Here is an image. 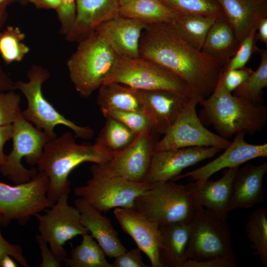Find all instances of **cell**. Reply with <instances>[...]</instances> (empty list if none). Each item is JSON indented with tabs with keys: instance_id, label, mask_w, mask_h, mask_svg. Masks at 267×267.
Segmentation results:
<instances>
[{
	"instance_id": "6da1fadb",
	"label": "cell",
	"mask_w": 267,
	"mask_h": 267,
	"mask_svg": "<svg viewBox=\"0 0 267 267\" xmlns=\"http://www.w3.org/2000/svg\"><path fill=\"white\" fill-rule=\"evenodd\" d=\"M139 52L140 57L182 79L200 101L213 92L224 67L218 59L186 43L169 23L147 24L141 35Z\"/></svg>"
},
{
	"instance_id": "7a4b0ae2",
	"label": "cell",
	"mask_w": 267,
	"mask_h": 267,
	"mask_svg": "<svg viewBox=\"0 0 267 267\" xmlns=\"http://www.w3.org/2000/svg\"><path fill=\"white\" fill-rule=\"evenodd\" d=\"M199 103L202 106L199 118L202 123L212 125L219 135L226 139L239 132L254 135L264 129L267 120L265 105L225 89L222 72L213 92Z\"/></svg>"
},
{
	"instance_id": "3957f363",
	"label": "cell",
	"mask_w": 267,
	"mask_h": 267,
	"mask_svg": "<svg viewBox=\"0 0 267 267\" xmlns=\"http://www.w3.org/2000/svg\"><path fill=\"white\" fill-rule=\"evenodd\" d=\"M113 156L94 144L77 143L69 132L48 141L37 164V169L48 177L47 197L49 201L53 205L62 194H69L70 183L68 177L76 167L84 162L103 164Z\"/></svg>"
},
{
	"instance_id": "277c9868",
	"label": "cell",
	"mask_w": 267,
	"mask_h": 267,
	"mask_svg": "<svg viewBox=\"0 0 267 267\" xmlns=\"http://www.w3.org/2000/svg\"><path fill=\"white\" fill-rule=\"evenodd\" d=\"M27 82H15L27 101V107L21 111V115L28 122L33 123L38 130L45 132L50 139L57 137L55 127L59 125L70 129L75 137L85 140L91 139L94 134L93 129L80 126L59 113L44 97L42 85L50 77L49 72L41 65H33L27 73Z\"/></svg>"
},
{
	"instance_id": "5b68a950",
	"label": "cell",
	"mask_w": 267,
	"mask_h": 267,
	"mask_svg": "<svg viewBox=\"0 0 267 267\" xmlns=\"http://www.w3.org/2000/svg\"><path fill=\"white\" fill-rule=\"evenodd\" d=\"M116 58L94 30L79 42L67 65L70 79L81 97L87 98L99 89Z\"/></svg>"
},
{
	"instance_id": "8992f818",
	"label": "cell",
	"mask_w": 267,
	"mask_h": 267,
	"mask_svg": "<svg viewBox=\"0 0 267 267\" xmlns=\"http://www.w3.org/2000/svg\"><path fill=\"white\" fill-rule=\"evenodd\" d=\"M116 82L141 90H165L189 100L197 99L188 85L179 77L150 60L117 56L103 84Z\"/></svg>"
},
{
	"instance_id": "52a82bcc",
	"label": "cell",
	"mask_w": 267,
	"mask_h": 267,
	"mask_svg": "<svg viewBox=\"0 0 267 267\" xmlns=\"http://www.w3.org/2000/svg\"><path fill=\"white\" fill-rule=\"evenodd\" d=\"M195 206L186 185L169 180L151 184L136 198L134 209L159 226L189 222Z\"/></svg>"
},
{
	"instance_id": "ba28073f",
	"label": "cell",
	"mask_w": 267,
	"mask_h": 267,
	"mask_svg": "<svg viewBox=\"0 0 267 267\" xmlns=\"http://www.w3.org/2000/svg\"><path fill=\"white\" fill-rule=\"evenodd\" d=\"M189 224L191 235L189 260L198 262L216 258L236 260L226 217L196 205Z\"/></svg>"
},
{
	"instance_id": "9c48e42d",
	"label": "cell",
	"mask_w": 267,
	"mask_h": 267,
	"mask_svg": "<svg viewBox=\"0 0 267 267\" xmlns=\"http://www.w3.org/2000/svg\"><path fill=\"white\" fill-rule=\"evenodd\" d=\"M48 188V177L41 171L29 181L15 185L0 181L2 225L15 220L24 225L36 214L50 208L52 204L47 197Z\"/></svg>"
},
{
	"instance_id": "30bf717a",
	"label": "cell",
	"mask_w": 267,
	"mask_h": 267,
	"mask_svg": "<svg viewBox=\"0 0 267 267\" xmlns=\"http://www.w3.org/2000/svg\"><path fill=\"white\" fill-rule=\"evenodd\" d=\"M12 149L0 173L15 184L27 182L38 173L36 168L28 169L21 163L23 158L31 166L37 165L44 146L50 140L46 134L34 127L21 115L12 124Z\"/></svg>"
},
{
	"instance_id": "8fae6325",
	"label": "cell",
	"mask_w": 267,
	"mask_h": 267,
	"mask_svg": "<svg viewBox=\"0 0 267 267\" xmlns=\"http://www.w3.org/2000/svg\"><path fill=\"white\" fill-rule=\"evenodd\" d=\"M159 136L152 130H144L126 149L106 162L94 163L90 169L91 175L144 182Z\"/></svg>"
},
{
	"instance_id": "7c38bea8",
	"label": "cell",
	"mask_w": 267,
	"mask_h": 267,
	"mask_svg": "<svg viewBox=\"0 0 267 267\" xmlns=\"http://www.w3.org/2000/svg\"><path fill=\"white\" fill-rule=\"evenodd\" d=\"M68 195H61L49 210H44V214L34 216L39 222L40 234L62 262L67 257L65 243L77 235L89 233L81 222L78 210L68 204Z\"/></svg>"
},
{
	"instance_id": "4fadbf2b",
	"label": "cell",
	"mask_w": 267,
	"mask_h": 267,
	"mask_svg": "<svg viewBox=\"0 0 267 267\" xmlns=\"http://www.w3.org/2000/svg\"><path fill=\"white\" fill-rule=\"evenodd\" d=\"M151 185L118 177L91 175L85 185L75 188L74 193L102 212L116 208H134L136 198Z\"/></svg>"
},
{
	"instance_id": "5bb4252c",
	"label": "cell",
	"mask_w": 267,
	"mask_h": 267,
	"mask_svg": "<svg viewBox=\"0 0 267 267\" xmlns=\"http://www.w3.org/2000/svg\"><path fill=\"white\" fill-rule=\"evenodd\" d=\"M199 103L197 99L187 102L176 121L156 144L155 151L196 146L224 150L228 147L230 141L203 125L196 111Z\"/></svg>"
},
{
	"instance_id": "9a60e30c",
	"label": "cell",
	"mask_w": 267,
	"mask_h": 267,
	"mask_svg": "<svg viewBox=\"0 0 267 267\" xmlns=\"http://www.w3.org/2000/svg\"><path fill=\"white\" fill-rule=\"evenodd\" d=\"M221 150L196 146L155 151L144 182L153 184L173 180L185 168L212 158Z\"/></svg>"
},
{
	"instance_id": "2e32d148",
	"label": "cell",
	"mask_w": 267,
	"mask_h": 267,
	"mask_svg": "<svg viewBox=\"0 0 267 267\" xmlns=\"http://www.w3.org/2000/svg\"><path fill=\"white\" fill-rule=\"evenodd\" d=\"M245 134L244 132L236 134L233 140L217 158L193 171L178 176L173 180L189 177L192 180L204 181L222 169L237 168L250 160L267 157V143H247L244 139Z\"/></svg>"
},
{
	"instance_id": "e0dca14e",
	"label": "cell",
	"mask_w": 267,
	"mask_h": 267,
	"mask_svg": "<svg viewBox=\"0 0 267 267\" xmlns=\"http://www.w3.org/2000/svg\"><path fill=\"white\" fill-rule=\"evenodd\" d=\"M146 25L138 20L118 15L101 23L94 30L117 56L139 58V41Z\"/></svg>"
},
{
	"instance_id": "ac0fdd59",
	"label": "cell",
	"mask_w": 267,
	"mask_h": 267,
	"mask_svg": "<svg viewBox=\"0 0 267 267\" xmlns=\"http://www.w3.org/2000/svg\"><path fill=\"white\" fill-rule=\"evenodd\" d=\"M114 215L120 226L146 255L151 266L162 267L159 258V225L134 208H116Z\"/></svg>"
},
{
	"instance_id": "d6986e66",
	"label": "cell",
	"mask_w": 267,
	"mask_h": 267,
	"mask_svg": "<svg viewBox=\"0 0 267 267\" xmlns=\"http://www.w3.org/2000/svg\"><path fill=\"white\" fill-rule=\"evenodd\" d=\"M267 172V162L258 165L248 164L238 168L232 182L228 213L263 202L265 197L263 181Z\"/></svg>"
},
{
	"instance_id": "ffe728a7",
	"label": "cell",
	"mask_w": 267,
	"mask_h": 267,
	"mask_svg": "<svg viewBox=\"0 0 267 267\" xmlns=\"http://www.w3.org/2000/svg\"><path fill=\"white\" fill-rule=\"evenodd\" d=\"M139 91L144 110L155 132L159 135H164L176 121L188 100L168 90Z\"/></svg>"
},
{
	"instance_id": "44dd1931",
	"label": "cell",
	"mask_w": 267,
	"mask_h": 267,
	"mask_svg": "<svg viewBox=\"0 0 267 267\" xmlns=\"http://www.w3.org/2000/svg\"><path fill=\"white\" fill-rule=\"evenodd\" d=\"M81 221L102 248L106 256L115 258L127 251L120 240L110 219L81 198L74 201Z\"/></svg>"
},
{
	"instance_id": "7402d4cb",
	"label": "cell",
	"mask_w": 267,
	"mask_h": 267,
	"mask_svg": "<svg viewBox=\"0 0 267 267\" xmlns=\"http://www.w3.org/2000/svg\"><path fill=\"white\" fill-rule=\"evenodd\" d=\"M159 258L162 267H183L190 259L191 235L189 222L159 225Z\"/></svg>"
},
{
	"instance_id": "603a6c76",
	"label": "cell",
	"mask_w": 267,
	"mask_h": 267,
	"mask_svg": "<svg viewBox=\"0 0 267 267\" xmlns=\"http://www.w3.org/2000/svg\"><path fill=\"white\" fill-rule=\"evenodd\" d=\"M239 167L225 169L218 180L195 181L186 185L195 205L227 217L232 182Z\"/></svg>"
},
{
	"instance_id": "cb8c5ba5",
	"label": "cell",
	"mask_w": 267,
	"mask_h": 267,
	"mask_svg": "<svg viewBox=\"0 0 267 267\" xmlns=\"http://www.w3.org/2000/svg\"><path fill=\"white\" fill-rule=\"evenodd\" d=\"M118 0H76V18L73 30L65 39L79 42L101 23L118 15Z\"/></svg>"
},
{
	"instance_id": "d4e9b609",
	"label": "cell",
	"mask_w": 267,
	"mask_h": 267,
	"mask_svg": "<svg viewBox=\"0 0 267 267\" xmlns=\"http://www.w3.org/2000/svg\"><path fill=\"white\" fill-rule=\"evenodd\" d=\"M240 41L267 17V0H218Z\"/></svg>"
},
{
	"instance_id": "484cf974",
	"label": "cell",
	"mask_w": 267,
	"mask_h": 267,
	"mask_svg": "<svg viewBox=\"0 0 267 267\" xmlns=\"http://www.w3.org/2000/svg\"><path fill=\"white\" fill-rule=\"evenodd\" d=\"M97 104L101 111H144L139 90L123 84H103L98 89Z\"/></svg>"
},
{
	"instance_id": "4316f807",
	"label": "cell",
	"mask_w": 267,
	"mask_h": 267,
	"mask_svg": "<svg viewBox=\"0 0 267 267\" xmlns=\"http://www.w3.org/2000/svg\"><path fill=\"white\" fill-rule=\"evenodd\" d=\"M240 41L229 22L217 20L210 29L201 51L219 60L224 66L237 50Z\"/></svg>"
},
{
	"instance_id": "83f0119b",
	"label": "cell",
	"mask_w": 267,
	"mask_h": 267,
	"mask_svg": "<svg viewBox=\"0 0 267 267\" xmlns=\"http://www.w3.org/2000/svg\"><path fill=\"white\" fill-rule=\"evenodd\" d=\"M182 15L160 0H134L120 6L118 15L138 20L147 24L171 23Z\"/></svg>"
},
{
	"instance_id": "f1b7e54d",
	"label": "cell",
	"mask_w": 267,
	"mask_h": 267,
	"mask_svg": "<svg viewBox=\"0 0 267 267\" xmlns=\"http://www.w3.org/2000/svg\"><path fill=\"white\" fill-rule=\"evenodd\" d=\"M218 19L197 15H181L169 23L186 43L201 50L207 34Z\"/></svg>"
},
{
	"instance_id": "f546056e",
	"label": "cell",
	"mask_w": 267,
	"mask_h": 267,
	"mask_svg": "<svg viewBox=\"0 0 267 267\" xmlns=\"http://www.w3.org/2000/svg\"><path fill=\"white\" fill-rule=\"evenodd\" d=\"M105 118L104 125L94 144L115 156L129 146L137 134L119 121L110 117Z\"/></svg>"
},
{
	"instance_id": "4dcf8cb0",
	"label": "cell",
	"mask_w": 267,
	"mask_h": 267,
	"mask_svg": "<svg viewBox=\"0 0 267 267\" xmlns=\"http://www.w3.org/2000/svg\"><path fill=\"white\" fill-rule=\"evenodd\" d=\"M81 243L73 248L69 257L63 262L70 267H113L106 255L90 233L82 235Z\"/></svg>"
},
{
	"instance_id": "1f68e13d",
	"label": "cell",
	"mask_w": 267,
	"mask_h": 267,
	"mask_svg": "<svg viewBox=\"0 0 267 267\" xmlns=\"http://www.w3.org/2000/svg\"><path fill=\"white\" fill-rule=\"evenodd\" d=\"M245 230L251 248L267 267V210L265 207H259L250 214Z\"/></svg>"
},
{
	"instance_id": "d6a6232c",
	"label": "cell",
	"mask_w": 267,
	"mask_h": 267,
	"mask_svg": "<svg viewBox=\"0 0 267 267\" xmlns=\"http://www.w3.org/2000/svg\"><path fill=\"white\" fill-rule=\"evenodd\" d=\"M261 60L259 67L247 79L233 92L255 104H261L263 89L267 87V50L260 49Z\"/></svg>"
},
{
	"instance_id": "836d02e7",
	"label": "cell",
	"mask_w": 267,
	"mask_h": 267,
	"mask_svg": "<svg viewBox=\"0 0 267 267\" xmlns=\"http://www.w3.org/2000/svg\"><path fill=\"white\" fill-rule=\"evenodd\" d=\"M25 35L18 27L8 26L0 33V54L6 64L21 61L30 48L23 41Z\"/></svg>"
},
{
	"instance_id": "e575fe53",
	"label": "cell",
	"mask_w": 267,
	"mask_h": 267,
	"mask_svg": "<svg viewBox=\"0 0 267 267\" xmlns=\"http://www.w3.org/2000/svg\"><path fill=\"white\" fill-rule=\"evenodd\" d=\"M173 9L183 15H197L225 19L218 0H160Z\"/></svg>"
},
{
	"instance_id": "d590c367",
	"label": "cell",
	"mask_w": 267,
	"mask_h": 267,
	"mask_svg": "<svg viewBox=\"0 0 267 267\" xmlns=\"http://www.w3.org/2000/svg\"><path fill=\"white\" fill-rule=\"evenodd\" d=\"M101 112L104 117H110L119 121L137 134L146 129L155 132L151 121L145 111L105 110Z\"/></svg>"
},
{
	"instance_id": "8d00e7d4",
	"label": "cell",
	"mask_w": 267,
	"mask_h": 267,
	"mask_svg": "<svg viewBox=\"0 0 267 267\" xmlns=\"http://www.w3.org/2000/svg\"><path fill=\"white\" fill-rule=\"evenodd\" d=\"M256 27L253 28L240 41L235 53L222 69L242 68L250 59L255 52L259 53L260 49L256 45Z\"/></svg>"
},
{
	"instance_id": "74e56055",
	"label": "cell",
	"mask_w": 267,
	"mask_h": 267,
	"mask_svg": "<svg viewBox=\"0 0 267 267\" xmlns=\"http://www.w3.org/2000/svg\"><path fill=\"white\" fill-rule=\"evenodd\" d=\"M14 91L0 92V127L12 125L21 115V97Z\"/></svg>"
},
{
	"instance_id": "f35d334b",
	"label": "cell",
	"mask_w": 267,
	"mask_h": 267,
	"mask_svg": "<svg viewBox=\"0 0 267 267\" xmlns=\"http://www.w3.org/2000/svg\"><path fill=\"white\" fill-rule=\"evenodd\" d=\"M60 22V33L68 37L71 33L76 18V0H62L55 9Z\"/></svg>"
},
{
	"instance_id": "ab89813d",
	"label": "cell",
	"mask_w": 267,
	"mask_h": 267,
	"mask_svg": "<svg viewBox=\"0 0 267 267\" xmlns=\"http://www.w3.org/2000/svg\"><path fill=\"white\" fill-rule=\"evenodd\" d=\"M253 71L251 68L246 66L239 69H222V79L224 88L232 93L247 79Z\"/></svg>"
},
{
	"instance_id": "60d3db41",
	"label": "cell",
	"mask_w": 267,
	"mask_h": 267,
	"mask_svg": "<svg viewBox=\"0 0 267 267\" xmlns=\"http://www.w3.org/2000/svg\"><path fill=\"white\" fill-rule=\"evenodd\" d=\"M2 217L0 215V262L3 256L8 255L12 257L20 265L29 267L30 265L23 255L22 247L18 244H11L6 240L0 232Z\"/></svg>"
},
{
	"instance_id": "b9f144b4",
	"label": "cell",
	"mask_w": 267,
	"mask_h": 267,
	"mask_svg": "<svg viewBox=\"0 0 267 267\" xmlns=\"http://www.w3.org/2000/svg\"><path fill=\"white\" fill-rule=\"evenodd\" d=\"M113 267H147L142 258L141 250L134 248L120 254L115 258L112 264Z\"/></svg>"
},
{
	"instance_id": "7bdbcfd3",
	"label": "cell",
	"mask_w": 267,
	"mask_h": 267,
	"mask_svg": "<svg viewBox=\"0 0 267 267\" xmlns=\"http://www.w3.org/2000/svg\"><path fill=\"white\" fill-rule=\"evenodd\" d=\"M36 240L39 245L42 257L41 263L36 267H61L62 261L53 253L50 248H48L47 243L40 234L36 236Z\"/></svg>"
},
{
	"instance_id": "ee69618b",
	"label": "cell",
	"mask_w": 267,
	"mask_h": 267,
	"mask_svg": "<svg viewBox=\"0 0 267 267\" xmlns=\"http://www.w3.org/2000/svg\"><path fill=\"white\" fill-rule=\"evenodd\" d=\"M236 260L224 258H216L204 261L188 260L183 267H235Z\"/></svg>"
},
{
	"instance_id": "f6af8a7d",
	"label": "cell",
	"mask_w": 267,
	"mask_h": 267,
	"mask_svg": "<svg viewBox=\"0 0 267 267\" xmlns=\"http://www.w3.org/2000/svg\"><path fill=\"white\" fill-rule=\"evenodd\" d=\"M12 125L0 127V166L6 161L7 155L3 152L4 144L12 139L13 135Z\"/></svg>"
},
{
	"instance_id": "bcb514c9",
	"label": "cell",
	"mask_w": 267,
	"mask_h": 267,
	"mask_svg": "<svg viewBox=\"0 0 267 267\" xmlns=\"http://www.w3.org/2000/svg\"><path fill=\"white\" fill-rule=\"evenodd\" d=\"M16 89L15 82L12 80L0 66V92Z\"/></svg>"
},
{
	"instance_id": "7dc6e473",
	"label": "cell",
	"mask_w": 267,
	"mask_h": 267,
	"mask_svg": "<svg viewBox=\"0 0 267 267\" xmlns=\"http://www.w3.org/2000/svg\"><path fill=\"white\" fill-rule=\"evenodd\" d=\"M256 33V40L267 45V17L263 18L258 22Z\"/></svg>"
},
{
	"instance_id": "c3c4849f",
	"label": "cell",
	"mask_w": 267,
	"mask_h": 267,
	"mask_svg": "<svg viewBox=\"0 0 267 267\" xmlns=\"http://www.w3.org/2000/svg\"><path fill=\"white\" fill-rule=\"evenodd\" d=\"M62 0H30L29 3L39 9H53L55 10L60 5Z\"/></svg>"
},
{
	"instance_id": "681fc988",
	"label": "cell",
	"mask_w": 267,
	"mask_h": 267,
	"mask_svg": "<svg viewBox=\"0 0 267 267\" xmlns=\"http://www.w3.org/2000/svg\"><path fill=\"white\" fill-rule=\"evenodd\" d=\"M9 255H6L3 256L0 262V267H16L18 265Z\"/></svg>"
},
{
	"instance_id": "f907efd6",
	"label": "cell",
	"mask_w": 267,
	"mask_h": 267,
	"mask_svg": "<svg viewBox=\"0 0 267 267\" xmlns=\"http://www.w3.org/2000/svg\"><path fill=\"white\" fill-rule=\"evenodd\" d=\"M7 15L6 7L0 8V29L6 22Z\"/></svg>"
},
{
	"instance_id": "816d5d0a",
	"label": "cell",
	"mask_w": 267,
	"mask_h": 267,
	"mask_svg": "<svg viewBox=\"0 0 267 267\" xmlns=\"http://www.w3.org/2000/svg\"><path fill=\"white\" fill-rule=\"evenodd\" d=\"M16 1V0H0V8L6 7L8 4Z\"/></svg>"
},
{
	"instance_id": "f5cc1de1",
	"label": "cell",
	"mask_w": 267,
	"mask_h": 267,
	"mask_svg": "<svg viewBox=\"0 0 267 267\" xmlns=\"http://www.w3.org/2000/svg\"><path fill=\"white\" fill-rule=\"evenodd\" d=\"M120 6H122L125 5L127 4L128 3L132 2L134 0H118Z\"/></svg>"
},
{
	"instance_id": "db71d44e",
	"label": "cell",
	"mask_w": 267,
	"mask_h": 267,
	"mask_svg": "<svg viewBox=\"0 0 267 267\" xmlns=\"http://www.w3.org/2000/svg\"><path fill=\"white\" fill-rule=\"evenodd\" d=\"M20 5L25 6L29 3L30 0H16Z\"/></svg>"
}]
</instances>
